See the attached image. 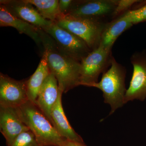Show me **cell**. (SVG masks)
<instances>
[{
	"label": "cell",
	"instance_id": "1",
	"mask_svg": "<svg viewBox=\"0 0 146 146\" xmlns=\"http://www.w3.org/2000/svg\"><path fill=\"white\" fill-rule=\"evenodd\" d=\"M42 44L47 56L50 72L57 80L58 89L66 94L80 86V63L63 54L59 51L53 39L41 29Z\"/></svg>",
	"mask_w": 146,
	"mask_h": 146
},
{
	"label": "cell",
	"instance_id": "2",
	"mask_svg": "<svg viewBox=\"0 0 146 146\" xmlns=\"http://www.w3.org/2000/svg\"><path fill=\"white\" fill-rule=\"evenodd\" d=\"M19 117L42 146H62L66 139L58 134L52 124L35 104L28 101L17 108Z\"/></svg>",
	"mask_w": 146,
	"mask_h": 146
},
{
	"label": "cell",
	"instance_id": "3",
	"mask_svg": "<svg viewBox=\"0 0 146 146\" xmlns=\"http://www.w3.org/2000/svg\"><path fill=\"white\" fill-rule=\"evenodd\" d=\"M110 64V68L103 73L100 82L88 86L96 87L102 91L104 102L111 106L109 115L113 114L117 108L122 107L124 104V98L126 91L125 83V68L112 56Z\"/></svg>",
	"mask_w": 146,
	"mask_h": 146
},
{
	"label": "cell",
	"instance_id": "4",
	"mask_svg": "<svg viewBox=\"0 0 146 146\" xmlns=\"http://www.w3.org/2000/svg\"><path fill=\"white\" fill-rule=\"evenodd\" d=\"M54 23L82 39L91 50L99 46L106 25L98 19L75 17L69 14H62Z\"/></svg>",
	"mask_w": 146,
	"mask_h": 146
},
{
	"label": "cell",
	"instance_id": "5",
	"mask_svg": "<svg viewBox=\"0 0 146 146\" xmlns=\"http://www.w3.org/2000/svg\"><path fill=\"white\" fill-rule=\"evenodd\" d=\"M44 31L53 39L60 51L80 63L92 51L82 39L54 22Z\"/></svg>",
	"mask_w": 146,
	"mask_h": 146
},
{
	"label": "cell",
	"instance_id": "6",
	"mask_svg": "<svg viewBox=\"0 0 146 146\" xmlns=\"http://www.w3.org/2000/svg\"><path fill=\"white\" fill-rule=\"evenodd\" d=\"M112 57L111 50L100 46L91 51L80 62V85L88 86L98 82L100 75L104 72Z\"/></svg>",
	"mask_w": 146,
	"mask_h": 146
},
{
	"label": "cell",
	"instance_id": "7",
	"mask_svg": "<svg viewBox=\"0 0 146 146\" xmlns=\"http://www.w3.org/2000/svg\"><path fill=\"white\" fill-rule=\"evenodd\" d=\"M27 80H16L1 73L0 106L18 108L29 101Z\"/></svg>",
	"mask_w": 146,
	"mask_h": 146
},
{
	"label": "cell",
	"instance_id": "8",
	"mask_svg": "<svg viewBox=\"0 0 146 146\" xmlns=\"http://www.w3.org/2000/svg\"><path fill=\"white\" fill-rule=\"evenodd\" d=\"M131 62L133 74L124 98V104L134 100L143 101L146 98V55L135 54L131 57Z\"/></svg>",
	"mask_w": 146,
	"mask_h": 146
},
{
	"label": "cell",
	"instance_id": "9",
	"mask_svg": "<svg viewBox=\"0 0 146 146\" xmlns=\"http://www.w3.org/2000/svg\"><path fill=\"white\" fill-rule=\"evenodd\" d=\"M118 1L90 0L74 1L67 14L75 17L99 20V18L112 13Z\"/></svg>",
	"mask_w": 146,
	"mask_h": 146
},
{
	"label": "cell",
	"instance_id": "10",
	"mask_svg": "<svg viewBox=\"0 0 146 146\" xmlns=\"http://www.w3.org/2000/svg\"><path fill=\"white\" fill-rule=\"evenodd\" d=\"M1 4L5 6L17 18L44 30L53 23L41 16L36 9L25 0H1Z\"/></svg>",
	"mask_w": 146,
	"mask_h": 146
},
{
	"label": "cell",
	"instance_id": "11",
	"mask_svg": "<svg viewBox=\"0 0 146 146\" xmlns=\"http://www.w3.org/2000/svg\"><path fill=\"white\" fill-rule=\"evenodd\" d=\"M30 130L21 120L17 108L0 106V131L9 146L20 134Z\"/></svg>",
	"mask_w": 146,
	"mask_h": 146
},
{
	"label": "cell",
	"instance_id": "12",
	"mask_svg": "<svg viewBox=\"0 0 146 146\" xmlns=\"http://www.w3.org/2000/svg\"><path fill=\"white\" fill-rule=\"evenodd\" d=\"M58 93V82L55 76L50 72L39 90L35 104L52 125V110L57 101Z\"/></svg>",
	"mask_w": 146,
	"mask_h": 146
},
{
	"label": "cell",
	"instance_id": "13",
	"mask_svg": "<svg viewBox=\"0 0 146 146\" xmlns=\"http://www.w3.org/2000/svg\"><path fill=\"white\" fill-rule=\"evenodd\" d=\"M58 98L51 112L52 124L58 133L67 140L80 143H84L82 138L71 126L63 110L62 96L63 94L59 89Z\"/></svg>",
	"mask_w": 146,
	"mask_h": 146
},
{
	"label": "cell",
	"instance_id": "14",
	"mask_svg": "<svg viewBox=\"0 0 146 146\" xmlns=\"http://www.w3.org/2000/svg\"><path fill=\"white\" fill-rule=\"evenodd\" d=\"M0 27H10L16 29L20 34L26 35L37 44H42V29L17 18L11 13L3 5H0Z\"/></svg>",
	"mask_w": 146,
	"mask_h": 146
},
{
	"label": "cell",
	"instance_id": "15",
	"mask_svg": "<svg viewBox=\"0 0 146 146\" xmlns=\"http://www.w3.org/2000/svg\"><path fill=\"white\" fill-rule=\"evenodd\" d=\"M133 25L130 18L125 13L110 23L106 24L102 33L100 46L106 49L111 50L119 36Z\"/></svg>",
	"mask_w": 146,
	"mask_h": 146
},
{
	"label": "cell",
	"instance_id": "16",
	"mask_svg": "<svg viewBox=\"0 0 146 146\" xmlns=\"http://www.w3.org/2000/svg\"><path fill=\"white\" fill-rule=\"evenodd\" d=\"M50 73V72L47 62L46 53L44 50L36 70L27 80V92L30 101L35 104L39 90Z\"/></svg>",
	"mask_w": 146,
	"mask_h": 146
},
{
	"label": "cell",
	"instance_id": "17",
	"mask_svg": "<svg viewBox=\"0 0 146 146\" xmlns=\"http://www.w3.org/2000/svg\"><path fill=\"white\" fill-rule=\"evenodd\" d=\"M35 7L43 18L55 22L62 15L59 9L58 0H25Z\"/></svg>",
	"mask_w": 146,
	"mask_h": 146
},
{
	"label": "cell",
	"instance_id": "18",
	"mask_svg": "<svg viewBox=\"0 0 146 146\" xmlns=\"http://www.w3.org/2000/svg\"><path fill=\"white\" fill-rule=\"evenodd\" d=\"M8 146H42L38 143L33 133L30 130L19 135L12 143Z\"/></svg>",
	"mask_w": 146,
	"mask_h": 146
},
{
	"label": "cell",
	"instance_id": "19",
	"mask_svg": "<svg viewBox=\"0 0 146 146\" xmlns=\"http://www.w3.org/2000/svg\"><path fill=\"white\" fill-rule=\"evenodd\" d=\"M125 13L130 18L133 25L146 21V4L141 8L129 10Z\"/></svg>",
	"mask_w": 146,
	"mask_h": 146
},
{
	"label": "cell",
	"instance_id": "20",
	"mask_svg": "<svg viewBox=\"0 0 146 146\" xmlns=\"http://www.w3.org/2000/svg\"><path fill=\"white\" fill-rule=\"evenodd\" d=\"M139 1L136 0H121L118 1L117 4L114 9L112 16H115L125 11L136 3L139 2Z\"/></svg>",
	"mask_w": 146,
	"mask_h": 146
},
{
	"label": "cell",
	"instance_id": "21",
	"mask_svg": "<svg viewBox=\"0 0 146 146\" xmlns=\"http://www.w3.org/2000/svg\"><path fill=\"white\" fill-rule=\"evenodd\" d=\"M74 1L60 0L59 1V9L62 15H66L68 13Z\"/></svg>",
	"mask_w": 146,
	"mask_h": 146
},
{
	"label": "cell",
	"instance_id": "22",
	"mask_svg": "<svg viewBox=\"0 0 146 146\" xmlns=\"http://www.w3.org/2000/svg\"><path fill=\"white\" fill-rule=\"evenodd\" d=\"M62 146H87L85 143H80L75 141L66 140L64 141Z\"/></svg>",
	"mask_w": 146,
	"mask_h": 146
}]
</instances>
